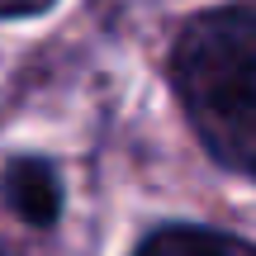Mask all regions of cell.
<instances>
[{"label": "cell", "mask_w": 256, "mask_h": 256, "mask_svg": "<svg viewBox=\"0 0 256 256\" xmlns=\"http://www.w3.org/2000/svg\"><path fill=\"white\" fill-rule=\"evenodd\" d=\"M171 81L204 152L256 180V5L190 19L171 52Z\"/></svg>", "instance_id": "obj_1"}, {"label": "cell", "mask_w": 256, "mask_h": 256, "mask_svg": "<svg viewBox=\"0 0 256 256\" xmlns=\"http://www.w3.org/2000/svg\"><path fill=\"white\" fill-rule=\"evenodd\" d=\"M0 190H5V204L24 223H34V228H52L57 214H62V185H57V176H52L48 162H34V156L10 162Z\"/></svg>", "instance_id": "obj_2"}, {"label": "cell", "mask_w": 256, "mask_h": 256, "mask_svg": "<svg viewBox=\"0 0 256 256\" xmlns=\"http://www.w3.org/2000/svg\"><path fill=\"white\" fill-rule=\"evenodd\" d=\"M133 256H256V242H242L232 232H214V228H156L138 242Z\"/></svg>", "instance_id": "obj_3"}, {"label": "cell", "mask_w": 256, "mask_h": 256, "mask_svg": "<svg viewBox=\"0 0 256 256\" xmlns=\"http://www.w3.org/2000/svg\"><path fill=\"white\" fill-rule=\"evenodd\" d=\"M48 5H52V0H0V19H10V14H43Z\"/></svg>", "instance_id": "obj_4"}, {"label": "cell", "mask_w": 256, "mask_h": 256, "mask_svg": "<svg viewBox=\"0 0 256 256\" xmlns=\"http://www.w3.org/2000/svg\"><path fill=\"white\" fill-rule=\"evenodd\" d=\"M0 256H5V247H0Z\"/></svg>", "instance_id": "obj_5"}]
</instances>
